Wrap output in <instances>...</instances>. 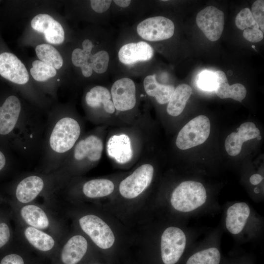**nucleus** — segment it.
Listing matches in <instances>:
<instances>
[{"label": "nucleus", "instance_id": "nucleus-1", "mask_svg": "<svg viewBox=\"0 0 264 264\" xmlns=\"http://www.w3.org/2000/svg\"><path fill=\"white\" fill-rule=\"evenodd\" d=\"M45 123L40 115L25 109L15 95L0 106V137L25 156L41 149Z\"/></svg>", "mask_w": 264, "mask_h": 264}, {"label": "nucleus", "instance_id": "nucleus-2", "mask_svg": "<svg viewBox=\"0 0 264 264\" xmlns=\"http://www.w3.org/2000/svg\"><path fill=\"white\" fill-rule=\"evenodd\" d=\"M80 119L68 111L59 109L48 115L41 146L42 163L46 171L60 168L82 137Z\"/></svg>", "mask_w": 264, "mask_h": 264}, {"label": "nucleus", "instance_id": "nucleus-3", "mask_svg": "<svg viewBox=\"0 0 264 264\" xmlns=\"http://www.w3.org/2000/svg\"><path fill=\"white\" fill-rule=\"evenodd\" d=\"M103 149V141L97 133L82 136L59 168L60 172L85 168L95 164L101 159Z\"/></svg>", "mask_w": 264, "mask_h": 264}, {"label": "nucleus", "instance_id": "nucleus-4", "mask_svg": "<svg viewBox=\"0 0 264 264\" xmlns=\"http://www.w3.org/2000/svg\"><path fill=\"white\" fill-rule=\"evenodd\" d=\"M206 199L204 186L199 182L188 180L181 182L174 189L171 203L176 210L188 212L202 206Z\"/></svg>", "mask_w": 264, "mask_h": 264}, {"label": "nucleus", "instance_id": "nucleus-5", "mask_svg": "<svg viewBox=\"0 0 264 264\" xmlns=\"http://www.w3.org/2000/svg\"><path fill=\"white\" fill-rule=\"evenodd\" d=\"M210 132L209 118L203 115L191 120L179 132L176 139V146L187 150L203 143Z\"/></svg>", "mask_w": 264, "mask_h": 264}, {"label": "nucleus", "instance_id": "nucleus-6", "mask_svg": "<svg viewBox=\"0 0 264 264\" xmlns=\"http://www.w3.org/2000/svg\"><path fill=\"white\" fill-rule=\"evenodd\" d=\"M186 244V238L180 228L170 226L161 237V258L165 264H175L182 256Z\"/></svg>", "mask_w": 264, "mask_h": 264}, {"label": "nucleus", "instance_id": "nucleus-7", "mask_svg": "<svg viewBox=\"0 0 264 264\" xmlns=\"http://www.w3.org/2000/svg\"><path fill=\"white\" fill-rule=\"evenodd\" d=\"M154 173V167L150 164H143L139 166L120 182V193L127 198L137 197L151 184Z\"/></svg>", "mask_w": 264, "mask_h": 264}, {"label": "nucleus", "instance_id": "nucleus-8", "mask_svg": "<svg viewBox=\"0 0 264 264\" xmlns=\"http://www.w3.org/2000/svg\"><path fill=\"white\" fill-rule=\"evenodd\" d=\"M79 224L82 230L99 247L108 249L113 244L115 237L111 229L98 217L86 215L80 219Z\"/></svg>", "mask_w": 264, "mask_h": 264}, {"label": "nucleus", "instance_id": "nucleus-9", "mask_svg": "<svg viewBox=\"0 0 264 264\" xmlns=\"http://www.w3.org/2000/svg\"><path fill=\"white\" fill-rule=\"evenodd\" d=\"M138 34L145 40L158 41L171 38L175 32V25L169 19L156 16L141 22L137 26Z\"/></svg>", "mask_w": 264, "mask_h": 264}, {"label": "nucleus", "instance_id": "nucleus-10", "mask_svg": "<svg viewBox=\"0 0 264 264\" xmlns=\"http://www.w3.org/2000/svg\"><path fill=\"white\" fill-rule=\"evenodd\" d=\"M196 21L198 26L210 41L215 42L220 39L224 23L222 11L215 6H208L198 13Z\"/></svg>", "mask_w": 264, "mask_h": 264}, {"label": "nucleus", "instance_id": "nucleus-11", "mask_svg": "<svg viewBox=\"0 0 264 264\" xmlns=\"http://www.w3.org/2000/svg\"><path fill=\"white\" fill-rule=\"evenodd\" d=\"M110 94L114 108L118 111H128L135 106V85L129 78H122L116 81L111 87Z\"/></svg>", "mask_w": 264, "mask_h": 264}, {"label": "nucleus", "instance_id": "nucleus-12", "mask_svg": "<svg viewBox=\"0 0 264 264\" xmlns=\"http://www.w3.org/2000/svg\"><path fill=\"white\" fill-rule=\"evenodd\" d=\"M0 75L19 85H25L29 81L28 73L23 64L10 52L0 54Z\"/></svg>", "mask_w": 264, "mask_h": 264}, {"label": "nucleus", "instance_id": "nucleus-13", "mask_svg": "<svg viewBox=\"0 0 264 264\" xmlns=\"http://www.w3.org/2000/svg\"><path fill=\"white\" fill-rule=\"evenodd\" d=\"M32 28L44 34L46 41L52 44L63 43L65 32L61 24L51 16L46 14H40L35 16L31 22Z\"/></svg>", "mask_w": 264, "mask_h": 264}, {"label": "nucleus", "instance_id": "nucleus-14", "mask_svg": "<svg viewBox=\"0 0 264 264\" xmlns=\"http://www.w3.org/2000/svg\"><path fill=\"white\" fill-rule=\"evenodd\" d=\"M237 130L238 132L231 133L225 141V150L231 156L239 154L243 142L256 138L260 134L255 124L250 122L242 123Z\"/></svg>", "mask_w": 264, "mask_h": 264}, {"label": "nucleus", "instance_id": "nucleus-15", "mask_svg": "<svg viewBox=\"0 0 264 264\" xmlns=\"http://www.w3.org/2000/svg\"><path fill=\"white\" fill-rule=\"evenodd\" d=\"M154 55L153 47L145 42L131 43L122 46L118 52L119 61L127 65L150 60Z\"/></svg>", "mask_w": 264, "mask_h": 264}, {"label": "nucleus", "instance_id": "nucleus-16", "mask_svg": "<svg viewBox=\"0 0 264 264\" xmlns=\"http://www.w3.org/2000/svg\"><path fill=\"white\" fill-rule=\"evenodd\" d=\"M45 179L35 175H29L22 178L18 183L15 189V195L18 200L25 203L34 199L45 188Z\"/></svg>", "mask_w": 264, "mask_h": 264}, {"label": "nucleus", "instance_id": "nucleus-17", "mask_svg": "<svg viewBox=\"0 0 264 264\" xmlns=\"http://www.w3.org/2000/svg\"><path fill=\"white\" fill-rule=\"evenodd\" d=\"M250 210L245 202H238L230 206L226 213V227L233 234L240 233L249 216Z\"/></svg>", "mask_w": 264, "mask_h": 264}, {"label": "nucleus", "instance_id": "nucleus-18", "mask_svg": "<svg viewBox=\"0 0 264 264\" xmlns=\"http://www.w3.org/2000/svg\"><path fill=\"white\" fill-rule=\"evenodd\" d=\"M85 100L87 106L91 110H97L102 107L109 114L115 112L110 92L105 87L96 86L91 88L86 93Z\"/></svg>", "mask_w": 264, "mask_h": 264}, {"label": "nucleus", "instance_id": "nucleus-19", "mask_svg": "<svg viewBox=\"0 0 264 264\" xmlns=\"http://www.w3.org/2000/svg\"><path fill=\"white\" fill-rule=\"evenodd\" d=\"M88 248L86 239L81 235L71 237L64 245L61 260L64 264H76L85 255Z\"/></svg>", "mask_w": 264, "mask_h": 264}, {"label": "nucleus", "instance_id": "nucleus-20", "mask_svg": "<svg viewBox=\"0 0 264 264\" xmlns=\"http://www.w3.org/2000/svg\"><path fill=\"white\" fill-rule=\"evenodd\" d=\"M217 80V86L215 92L221 99L232 98L241 102L246 96V89L245 87L240 83L230 86L226 75L221 70L214 72Z\"/></svg>", "mask_w": 264, "mask_h": 264}, {"label": "nucleus", "instance_id": "nucleus-21", "mask_svg": "<svg viewBox=\"0 0 264 264\" xmlns=\"http://www.w3.org/2000/svg\"><path fill=\"white\" fill-rule=\"evenodd\" d=\"M82 47L83 49L76 48L73 51L72 62L75 66L81 68L83 76L88 77L91 75L93 71L92 64L94 56L91 51L93 45L90 40L86 39L82 43Z\"/></svg>", "mask_w": 264, "mask_h": 264}, {"label": "nucleus", "instance_id": "nucleus-22", "mask_svg": "<svg viewBox=\"0 0 264 264\" xmlns=\"http://www.w3.org/2000/svg\"><path fill=\"white\" fill-rule=\"evenodd\" d=\"M143 86L146 93L154 97L160 104L168 103L175 90L172 85H164L158 83L155 75L146 76L143 81Z\"/></svg>", "mask_w": 264, "mask_h": 264}, {"label": "nucleus", "instance_id": "nucleus-23", "mask_svg": "<svg viewBox=\"0 0 264 264\" xmlns=\"http://www.w3.org/2000/svg\"><path fill=\"white\" fill-rule=\"evenodd\" d=\"M192 92L191 87L185 84L178 85L175 90L168 102L167 113L173 116L179 115L183 111L186 102Z\"/></svg>", "mask_w": 264, "mask_h": 264}, {"label": "nucleus", "instance_id": "nucleus-24", "mask_svg": "<svg viewBox=\"0 0 264 264\" xmlns=\"http://www.w3.org/2000/svg\"><path fill=\"white\" fill-rule=\"evenodd\" d=\"M113 183L107 179H94L86 182L83 185L84 194L89 198L107 196L113 191Z\"/></svg>", "mask_w": 264, "mask_h": 264}, {"label": "nucleus", "instance_id": "nucleus-25", "mask_svg": "<svg viewBox=\"0 0 264 264\" xmlns=\"http://www.w3.org/2000/svg\"><path fill=\"white\" fill-rule=\"evenodd\" d=\"M21 214L24 221L37 229H45L49 225V220L45 212L39 207L27 205L23 207Z\"/></svg>", "mask_w": 264, "mask_h": 264}, {"label": "nucleus", "instance_id": "nucleus-26", "mask_svg": "<svg viewBox=\"0 0 264 264\" xmlns=\"http://www.w3.org/2000/svg\"><path fill=\"white\" fill-rule=\"evenodd\" d=\"M24 235L29 242L40 251H49L54 245L55 242L51 236L34 227H27Z\"/></svg>", "mask_w": 264, "mask_h": 264}, {"label": "nucleus", "instance_id": "nucleus-27", "mask_svg": "<svg viewBox=\"0 0 264 264\" xmlns=\"http://www.w3.org/2000/svg\"><path fill=\"white\" fill-rule=\"evenodd\" d=\"M37 57L40 61L52 66L56 69L61 68L63 59L58 51L49 44H41L35 49Z\"/></svg>", "mask_w": 264, "mask_h": 264}, {"label": "nucleus", "instance_id": "nucleus-28", "mask_svg": "<svg viewBox=\"0 0 264 264\" xmlns=\"http://www.w3.org/2000/svg\"><path fill=\"white\" fill-rule=\"evenodd\" d=\"M110 151L112 154L120 163H124L129 160L132 156V150L128 137L125 135L112 137L110 142Z\"/></svg>", "mask_w": 264, "mask_h": 264}, {"label": "nucleus", "instance_id": "nucleus-29", "mask_svg": "<svg viewBox=\"0 0 264 264\" xmlns=\"http://www.w3.org/2000/svg\"><path fill=\"white\" fill-rule=\"evenodd\" d=\"M220 260V254L218 249L210 247L192 255L186 264H219Z\"/></svg>", "mask_w": 264, "mask_h": 264}, {"label": "nucleus", "instance_id": "nucleus-30", "mask_svg": "<svg viewBox=\"0 0 264 264\" xmlns=\"http://www.w3.org/2000/svg\"><path fill=\"white\" fill-rule=\"evenodd\" d=\"M30 72L33 78L39 82H45L57 73L56 69L40 60L32 63Z\"/></svg>", "mask_w": 264, "mask_h": 264}, {"label": "nucleus", "instance_id": "nucleus-31", "mask_svg": "<svg viewBox=\"0 0 264 264\" xmlns=\"http://www.w3.org/2000/svg\"><path fill=\"white\" fill-rule=\"evenodd\" d=\"M235 24L241 30L246 28L259 29L258 24L248 8H243L239 12L235 19Z\"/></svg>", "mask_w": 264, "mask_h": 264}, {"label": "nucleus", "instance_id": "nucleus-32", "mask_svg": "<svg viewBox=\"0 0 264 264\" xmlns=\"http://www.w3.org/2000/svg\"><path fill=\"white\" fill-rule=\"evenodd\" d=\"M198 85L202 90H215L217 86V80L214 72L207 70L201 72L198 77Z\"/></svg>", "mask_w": 264, "mask_h": 264}, {"label": "nucleus", "instance_id": "nucleus-33", "mask_svg": "<svg viewBox=\"0 0 264 264\" xmlns=\"http://www.w3.org/2000/svg\"><path fill=\"white\" fill-rule=\"evenodd\" d=\"M93 55L92 70L98 74L105 72L108 69L110 60L108 53L105 50H100Z\"/></svg>", "mask_w": 264, "mask_h": 264}, {"label": "nucleus", "instance_id": "nucleus-34", "mask_svg": "<svg viewBox=\"0 0 264 264\" xmlns=\"http://www.w3.org/2000/svg\"><path fill=\"white\" fill-rule=\"evenodd\" d=\"M252 16L261 30L264 31V0H257L252 4L250 10Z\"/></svg>", "mask_w": 264, "mask_h": 264}, {"label": "nucleus", "instance_id": "nucleus-35", "mask_svg": "<svg viewBox=\"0 0 264 264\" xmlns=\"http://www.w3.org/2000/svg\"><path fill=\"white\" fill-rule=\"evenodd\" d=\"M243 37L252 43H257L264 38V33L259 29L246 28L243 30Z\"/></svg>", "mask_w": 264, "mask_h": 264}, {"label": "nucleus", "instance_id": "nucleus-36", "mask_svg": "<svg viewBox=\"0 0 264 264\" xmlns=\"http://www.w3.org/2000/svg\"><path fill=\"white\" fill-rule=\"evenodd\" d=\"M90 1L92 9L97 13H102L106 11L109 8L112 0H92Z\"/></svg>", "mask_w": 264, "mask_h": 264}, {"label": "nucleus", "instance_id": "nucleus-37", "mask_svg": "<svg viewBox=\"0 0 264 264\" xmlns=\"http://www.w3.org/2000/svg\"><path fill=\"white\" fill-rule=\"evenodd\" d=\"M10 238V231L5 222L0 223V248L5 245Z\"/></svg>", "mask_w": 264, "mask_h": 264}, {"label": "nucleus", "instance_id": "nucleus-38", "mask_svg": "<svg viewBox=\"0 0 264 264\" xmlns=\"http://www.w3.org/2000/svg\"><path fill=\"white\" fill-rule=\"evenodd\" d=\"M0 264H24L22 258L16 254H8L4 257Z\"/></svg>", "mask_w": 264, "mask_h": 264}, {"label": "nucleus", "instance_id": "nucleus-39", "mask_svg": "<svg viewBox=\"0 0 264 264\" xmlns=\"http://www.w3.org/2000/svg\"><path fill=\"white\" fill-rule=\"evenodd\" d=\"M263 177L259 174H254L250 178V183L253 185H257L260 183Z\"/></svg>", "mask_w": 264, "mask_h": 264}, {"label": "nucleus", "instance_id": "nucleus-40", "mask_svg": "<svg viewBox=\"0 0 264 264\" xmlns=\"http://www.w3.org/2000/svg\"><path fill=\"white\" fill-rule=\"evenodd\" d=\"M7 163V159L5 154L2 150H0V171L5 167Z\"/></svg>", "mask_w": 264, "mask_h": 264}, {"label": "nucleus", "instance_id": "nucleus-41", "mask_svg": "<svg viewBox=\"0 0 264 264\" xmlns=\"http://www.w3.org/2000/svg\"><path fill=\"white\" fill-rule=\"evenodd\" d=\"M113 1L116 5L123 8L128 7L131 2L130 0H114Z\"/></svg>", "mask_w": 264, "mask_h": 264}, {"label": "nucleus", "instance_id": "nucleus-42", "mask_svg": "<svg viewBox=\"0 0 264 264\" xmlns=\"http://www.w3.org/2000/svg\"><path fill=\"white\" fill-rule=\"evenodd\" d=\"M254 192L256 194H258L260 192V190L258 188L256 187L254 189Z\"/></svg>", "mask_w": 264, "mask_h": 264}, {"label": "nucleus", "instance_id": "nucleus-43", "mask_svg": "<svg viewBox=\"0 0 264 264\" xmlns=\"http://www.w3.org/2000/svg\"><path fill=\"white\" fill-rule=\"evenodd\" d=\"M256 138H257V139H258V140H260L261 139L262 136H261V135H259V136H258Z\"/></svg>", "mask_w": 264, "mask_h": 264}, {"label": "nucleus", "instance_id": "nucleus-44", "mask_svg": "<svg viewBox=\"0 0 264 264\" xmlns=\"http://www.w3.org/2000/svg\"><path fill=\"white\" fill-rule=\"evenodd\" d=\"M252 47H253V48H255V46H254V45H252Z\"/></svg>", "mask_w": 264, "mask_h": 264}]
</instances>
